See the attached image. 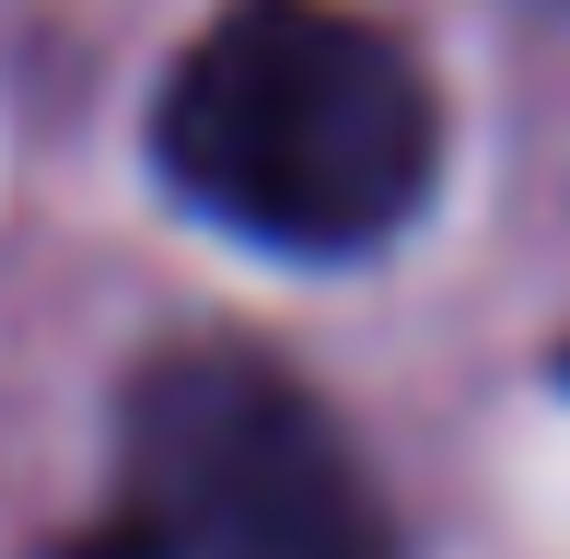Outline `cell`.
<instances>
[{
  "label": "cell",
  "instance_id": "cell-1",
  "mask_svg": "<svg viewBox=\"0 0 570 559\" xmlns=\"http://www.w3.org/2000/svg\"><path fill=\"white\" fill-rule=\"evenodd\" d=\"M151 175L268 257L350 268L396 245L443 187V82L384 12L222 0L164 70Z\"/></svg>",
  "mask_w": 570,
  "mask_h": 559
},
{
  "label": "cell",
  "instance_id": "cell-2",
  "mask_svg": "<svg viewBox=\"0 0 570 559\" xmlns=\"http://www.w3.org/2000/svg\"><path fill=\"white\" fill-rule=\"evenodd\" d=\"M47 559H396V513L292 362L164 339L117 385L106 513Z\"/></svg>",
  "mask_w": 570,
  "mask_h": 559
},
{
  "label": "cell",
  "instance_id": "cell-3",
  "mask_svg": "<svg viewBox=\"0 0 570 559\" xmlns=\"http://www.w3.org/2000/svg\"><path fill=\"white\" fill-rule=\"evenodd\" d=\"M559 385H570V339H559Z\"/></svg>",
  "mask_w": 570,
  "mask_h": 559
}]
</instances>
